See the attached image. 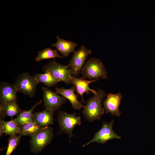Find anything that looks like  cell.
Here are the masks:
<instances>
[{
    "mask_svg": "<svg viewBox=\"0 0 155 155\" xmlns=\"http://www.w3.org/2000/svg\"><path fill=\"white\" fill-rule=\"evenodd\" d=\"M106 95L104 90L98 88L97 93L88 100L82 113L88 121L92 122L95 120L99 121L101 119L104 113L102 102Z\"/></svg>",
    "mask_w": 155,
    "mask_h": 155,
    "instance_id": "cell-1",
    "label": "cell"
},
{
    "mask_svg": "<svg viewBox=\"0 0 155 155\" xmlns=\"http://www.w3.org/2000/svg\"><path fill=\"white\" fill-rule=\"evenodd\" d=\"M81 73L82 77L90 80L107 78V73L102 62L95 57L90 58L87 61Z\"/></svg>",
    "mask_w": 155,
    "mask_h": 155,
    "instance_id": "cell-2",
    "label": "cell"
},
{
    "mask_svg": "<svg viewBox=\"0 0 155 155\" xmlns=\"http://www.w3.org/2000/svg\"><path fill=\"white\" fill-rule=\"evenodd\" d=\"M53 136V129L49 126L43 127L38 132L31 136L30 144L31 152L36 154L40 152L51 143Z\"/></svg>",
    "mask_w": 155,
    "mask_h": 155,
    "instance_id": "cell-3",
    "label": "cell"
},
{
    "mask_svg": "<svg viewBox=\"0 0 155 155\" xmlns=\"http://www.w3.org/2000/svg\"><path fill=\"white\" fill-rule=\"evenodd\" d=\"M57 121L60 128L58 133H64L68 135L71 142V137L75 136L72 133L73 129L81 124V117L77 116L75 113L69 114L65 111H60L58 112Z\"/></svg>",
    "mask_w": 155,
    "mask_h": 155,
    "instance_id": "cell-4",
    "label": "cell"
},
{
    "mask_svg": "<svg viewBox=\"0 0 155 155\" xmlns=\"http://www.w3.org/2000/svg\"><path fill=\"white\" fill-rule=\"evenodd\" d=\"M39 83L34 76L26 72L18 76L15 80L13 84L19 92L32 98L34 95L36 86Z\"/></svg>",
    "mask_w": 155,
    "mask_h": 155,
    "instance_id": "cell-5",
    "label": "cell"
},
{
    "mask_svg": "<svg viewBox=\"0 0 155 155\" xmlns=\"http://www.w3.org/2000/svg\"><path fill=\"white\" fill-rule=\"evenodd\" d=\"M42 69L44 72L51 73L59 82L63 81L67 84H70V76L73 73L68 65L60 64L54 59L44 65Z\"/></svg>",
    "mask_w": 155,
    "mask_h": 155,
    "instance_id": "cell-6",
    "label": "cell"
},
{
    "mask_svg": "<svg viewBox=\"0 0 155 155\" xmlns=\"http://www.w3.org/2000/svg\"><path fill=\"white\" fill-rule=\"evenodd\" d=\"M91 53V50L84 45L74 52L67 65L73 76L77 77L79 75L88 55Z\"/></svg>",
    "mask_w": 155,
    "mask_h": 155,
    "instance_id": "cell-7",
    "label": "cell"
},
{
    "mask_svg": "<svg viewBox=\"0 0 155 155\" xmlns=\"http://www.w3.org/2000/svg\"><path fill=\"white\" fill-rule=\"evenodd\" d=\"M114 123V120L108 123L103 121L101 129L95 133L91 140L82 146L84 147L94 142L104 144L107 141L112 139H121V136L117 135L113 129Z\"/></svg>",
    "mask_w": 155,
    "mask_h": 155,
    "instance_id": "cell-8",
    "label": "cell"
},
{
    "mask_svg": "<svg viewBox=\"0 0 155 155\" xmlns=\"http://www.w3.org/2000/svg\"><path fill=\"white\" fill-rule=\"evenodd\" d=\"M43 93V100L46 109L53 111H57L66 102L67 99L58 95L51 89L44 87L42 88Z\"/></svg>",
    "mask_w": 155,
    "mask_h": 155,
    "instance_id": "cell-9",
    "label": "cell"
},
{
    "mask_svg": "<svg viewBox=\"0 0 155 155\" xmlns=\"http://www.w3.org/2000/svg\"><path fill=\"white\" fill-rule=\"evenodd\" d=\"M18 91L14 84L7 82H1L0 83V106L17 102Z\"/></svg>",
    "mask_w": 155,
    "mask_h": 155,
    "instance_id": "cell-10",
    "label": "cell"
},
{
    "mask_svg": "<svg viewBox=\"0 0 155 155\" xmlns=\"http://www.w3.org/2000/svg\"><path fill=\"white\" fill-rule=\"evenodd\" d=\"M101 79V78H100L88 80H86L82 77L78 78L71 75L70 78V83L75 87V91L77 94H79L81 96V102L85 103L83 97L84 93H86V94H88L92 92L94 94H96L97 93V91L92 89L89 87V84Z\"/></svg>",
    "mask_w": 155,
    "mask_h": 155,
    "instance_id": "cell-11",
    "label": "cell"
},
{
    "mask_svg": "<svg viewBox=\"0 0 155 155\" xmlns=\"http://www.w3.org/2000/svg\"><path fill=\"white\" fill-rule=\"evenodd\" d=\"M123 96L121 92L109 93L103 102L104 108L106 113H111V116H120L121 112L119 109Z\"/></svg>",
    "mask_w": 155,
    "mask_h": 155,
    "instance_id": "cell-12",
    "label": "cell"
},
{
    "mask_svg": "<svg viewBox=\"0 0 155 155\" xmlns=\"http://www.w3.org/2000/svg\"><path fill=\"white\" fill-rule=\"evenodd\" d=\"M55 90V92L57 94L61 95L69 100L71 104L72 108L75 110H80L84 108V106L78 99V95L75 94L74 92L75 88L74 86L69 89L63 87L56 88Z\"/></svg>",
    "mask_w": 155,
    "mask_h": 155,
    "instance_id": "cell-13",
    "label": "cell"
},
{
    "mask_svg": "<svg viewBox=\"0 0 155 155\" xmlns=\"http://www.w3.org/2000/svg\"><path fill=\"white\" fill-rule=\"evenodd\" d=\"M54 111L45 109L38 112L33 113V121L38 126L44 127L53 123Z\"/></svg>",
    "mask_w": 155,
    "mask_h": 155,
    "instance_id": "cell-14",
    "label": "cell"
},
{
    "mask_svg": "<svg viewBox=\"0 0 155 155\" xmlns=\"http://www.w3.org/2000/svg\"><path fill=\"white\" fill-rule=\"evenodd\" d=\"M56 38L57 42L51 46L56 47L63 57H68L71 53L75 51L77 46L76 42L64 40L59 36H57Z\"/></svg>",
    "mask_w": 155,
    "mask_h": 155,
    "instance_id": "cell-15",
    "label": "cell"
},
{
    "mask_svg": "<svg viewBox=\"0 0 155 155\" xmlns=\"http://www.w3.org/2000/svg\"><path fill=\"white\" fill-rule=\"evenodd\" d=\"M42 102V100H41L29 110L22 111L17 115L13 120L19 127L33 121V111L36 107L40 104Z\"/></svg>",
    "mask_w": 155,
    "mask_h": 155,
    "instance_id": "cell-16",
    "label": "cell"
},
{
    "mask_svg": "<svg viewBox=\"0 0 155 155\" xmlns=\"http://www.w3.org/2000/svg\"><path fill=\"white\" fill-rule=\"evenodd\" d=\"M20 128L13 119L8 121H5L0 118V136H2L4 133L6 134L12 135L18 134Z\"/></svg>",
    "mask_w": 155,
    "mask_h": 155,
    "instance_id": "cell-17",
    "label": "cell"
},
{
    "mask_svg": "<svg viewBox=\"0 0 155 155\" xmlns=\"http://www.w3.org/2000/svg\"><path fill=\"white\" fill-rule=\"evenodd\" d=\"M17 102L9 103L3 106H0V118L8 116L11 117L18 115L21 112Z\"/></svg>",
    "mask_w": 155,
    "mask_h": 155,
    "instance_id": "cell-18",
    "label": "cell"
},
{
    "mask_svg": "<svg viewBox=\"0 0 155 155\" xmlns=\"http://www.w3.org/2000/svg\"><path fill=\"white\" fill-rule=\"evenodd\" d=\"M20 131L18 134L20 135H29L30 136L37 133L43 127L38 126L32 121L19 127Z\"/></svg>",
    "mask_w": 155,
    "mask_h": 155,
    "instance_id": "cell-19",
    "label": "cell"
},
{
    "mask_svg": "<svg viewBox=\"0 0 155 155\" xmlns=\"http://www.w3.org/2000/svg\"><path fill=\"white\" fill-rule=\"evenodd\" d=\"M34 76L39 83H42L49 87L54 86L59 82L51 73L47 72L36 73Z\"/></svg>",
    "mask_w": 155,
    "mask_h": 155,
    "instance_id": "cell-20",
    "label": "cell"
},
{
    "mask_svg": "<svg viewBox=\"0 0 155 155\" xmlns=\"http://www.w3.org/2000/svg\"><path fill=\"white\" fill-rule=\"evenodd\" d=\"M55 57L63 58V57L58 53L57 50L47 48L38 52V55L35 59V61L39 62L44 59Z\"/></svg>",
    "mask_w": 155,
    "mask_h": 155,
    "instance_id": "cell-21",
    "label": "cell"
},
{
    "mask_svg": "<svg viewBox=\"0 0 155 155\" xmlns=\"http://www.w3.org/2000/svg\"><path fill=\"white\" fill-rule=\"evenodd\" d=\"M21 135H11L8 139V143L5 155H11L20 143Z\"/></svg>",
    "mask_w": 155,
    "mask_h": 155,
    "instance_id": "cell-22",
    "label": "cell"
}]
</instances>
